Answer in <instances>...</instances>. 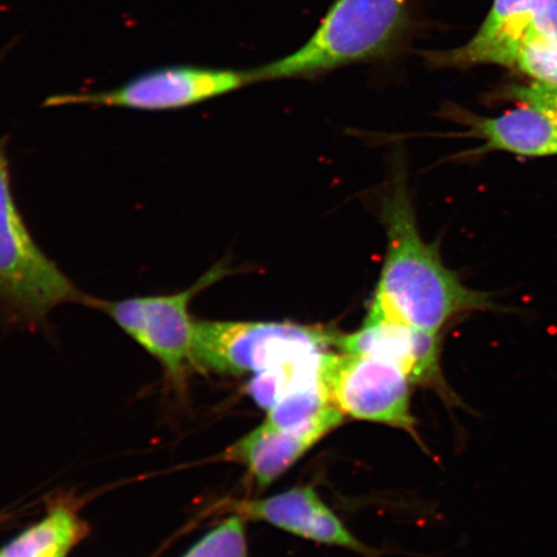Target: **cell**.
<instances>
[{"instance_id":"6da1fadb","label":"cell","mask_w":557,"mask_h":557,"mask_svg":"<svg viewBox=\"0 0 557 557\" xmlns=\"http://www.w3.org/2000/svg\"><path fill=\"white\" fill-rule=\"evenodd\" d=\"M387 255L366 319L392 320L438 333L453 318L470 311H505L491 294L469 288L447 267L433 244L418 232L404 183L383 200Z\"/></svg>"},{"instance_id":"7a4b0ae2","label":"cell","mask_w":557,"mask_h":557,"mask_svg":"<svg viewBox=\"0 0 557 557\" xmlns=\"http://www.w3.org/2000/svg\"><path fill=\"white\" fill-rule=\"evenodd\" d=\"M414 0H334L312 37L287 58L250 70L253 83L302 78L388 58L414 27Z\"/></svg>"},{"instance_id":"3957f363","label":"cell","mask_w":557,"mask_h":557,"mask_svg":"<svg viewBox=\"0 0 557 557\" xmlns=\"http://www.w3.org/2000/svg\"><path fill=\"white\" fill-rule=\"evenodd\" d=\"M87 298L27 232L13 199L9 162L0 146V308L12 320L41 322L66 302Z\"/></svg>"},{"instance_id":"277c9868","label":"cell","mask_w":557,"mask_h":557,"mask_svg":"<svg viewBox=\"0 0 557 557\" xmlns=\"http://www.w3.org/2000/svg\"><path fill=\"white\" fill-rule=\"evenodd\" d=\"M337 336L319 325L195 320L191 366L219 374H259L298 355L329 351Z\"/></svg>"},{"instance_id":"5b68a950","label":"cell","mask_w":557,"mask_h":557,"mask_svg":"<svg viewBox=\"0 0 557 557\" xmlns=\"http://www.w3.org/2000/svg\"><path fill=\"white\" fill-rule=\"evenodd\" d=\"M226 274L225 268L218 267L201 276L193 287L178 294L132 297L115 302L88 297L86 305L108 313L163 366L174 383H181L187 367L191 366L195 320L189 306L199 292L211 287Z\"/></svg>"},{"instance_id":"8992f818","label":"cell","mask_w":557,"mask_h":557,"mask_svg":"<svg viewBox=\"0 0 557 557\" xmlns=\"http://www.w3.org/2000/svg\"><path fill=\"white\" fill-rule=\"evenodd\" d=\"M250 83V70L166 66L103 92L55 95L45 101V107L94 104L143 111L178 110L234 92Z\"/></svg>"},{"instance_id":"52a82bcc","label":"cell","mask_w":557,"mask_h":557,"mask_svg":"<svg viewBox=\"0 0 557 557\" xmlns=\"http://www.w3.org/2000/svg\"><path fill=\"white\" fill-rule=\"evenodd\" d=\"M322 377L331 403L344 414L413 433L412 383L398 367L367 355L325 352Z\"/></svg>"},{"instance_id":"ba28073f","label":"cell","mask_w":557,"mask_h":557,"mask_svg":"<svg viewBox=\"0 0 557 557\" xmlns=\"http://www.w3.org/2000/svg\"><path fill=\"white\" fill-rule=\"evenodd\" d=\"M334 347L345 354L367 355L400 369L410 383L445 388L441 372L438 333L414 329L392 320L366 319L351 334H339Z\"/></svg>"},{"instance_id":"9c48e42d","label":"cell","mask_w":557,"mask_h":557,"mask_svg":"<svg viewBox=\"0 0 557 557\" xmlns=\"http://www.w3.org/2000/svg\"><path fill=\"white\" fill-rule=\"evenodd\" d=\"M344 416L338 408L331 406L296 429L276 430L262 423L232 445L225 453V459L246 466L256 483L267 487L288 471L313 445L337 429Z\"/></svg>"},{"instance_id":"30bf717a","label":"cell","mask_w":557,"mask_h":557,"mask_svg":"<svg viewBox=\"0 0 557 557\" xmlns=\"http://www.w3.org/2000/svg\"><path fill=\"white\" fill-rule=\"evenodd\" d=\"M244 519L267 521L282 531L324 545L351 549L371 556L363 545L323 503L312 486H297L276 496L236 504Z\"/></svg>"},{"instance_id":"8fae6325","label":"cell","mask_w":557,"mask_h":557,"mask_svg":"<svg viewBox=\"0 0 557 557\" xmlns=\"http://www.w3.org/2000/svg\"><path fill=\"white\" fill-rule=\"evenodd\" d=\"M545 0H494L482 26L468 44L451 51L424 52L436 67L499 65L511 67L521 41L532 32Z\"/></svg>"},{"instance_id":"7c38bea8","label":"cell","mask_w":557,"mask_h":557,"mask_svg":"<svg viewBox=\"0 0 557 557\" xmlns=\"http://www.w3.org/2000/svg\"><path fill=\"white\" fill-rule=\"evenodd\" d=\"M447 114L468 125L469 136L482 139L483 145L472 154L504 151L525 158L557 157V124L531 104L519 103L518 108L492 117L455 107Z\"/></svg>"},{"instance_id":"4fadbf2b","label":"cell","mask_w":557,"mask_h":557,"mask_svg":"<svg viewBox=\"0 0 557 557\" xmlns=\"http://www.w3.org/2000/svg\"><path fill=\"white\" fill-rule=\"evenodd\" d=\"M86 527L66 507L53 508L0 552V557H65L85 535Z\"/></svg>"},{"instance_id":"5bb4252c","label":"cell","mask_w":557,"mask_h":557,"mask_svg":"<svg viewBox=\"0 0 557 557\" xmlns=\"http://www.w3.org/2000/svg\"><path fill=\"white\" fill-rule=\"evenodd\" d=\"M325 352L329 351L298 355L268 371L255 374L248 385V394L260 407L269 410L284 395L322 375Z\"/></svg>"},{"instance_id":"9a60e30c","label":"cell","mask_w":557,"mask_h":557,"mask_svg":"<svg viewBox=\"0 0 557 557\" xmlns=\"http://www.w3.org/2000/svg\"><path fill=\"white\" fill-rule=\"evenodd\" d=\"M333 406L322 375L315 381L284 395L268 410L264 424L271 429L288 430L302 426L325 408Z\"/></svg>"},{"instance_id":"2e32d148","label":"cell","mask_w":557,"mask_h":557,"mask_svg":"<svg viewBox=\"0 0 557 557\" xmlns=\"http://www.w3.org/2000/svg\"><path fill=\"white\" fill-rule=\"evenodd\" d=\"M512 69L543 86L557 87V40L529 32L521 41Z\"/></svg>"},{"instance_id":"e0dca14e","label":"cell","mask_w":557,"mask_h":557,"mask_svg":"<svg viewBox=\"0 0 557 557\" xmlns=\"http://www.w3.org/2000/svg\"><path fill=\"white\" fill-rule=\"evenodd\" d=\"M183 557H249L244 518L235 515L225 520Z\"/></svg>"},{"instance_id":"ac0fdd59","label":"cell","mask_w":557,"mask_h":557,"mask_svg":"<svg viewBox=\"0 0 557 557\" xmlns=\"http://www.w3.org/2000/svg\"><path fill=\"white\" fill-rule=\"evenodd\" d=\"M505 95L518 103L540 109L557 124V87L532 83L529 86L511 87Z\"/></svg>"},{"instance_id":"d6986e66","label":"cell","mask_w":557,"mask_h":557,"mask_svg":"<svg viewBox=\"0 0 557 557\" xmlns=\"http://www.w3.org/2000/svg\"><path fill=\"white\" fill-rule=\"evenodd\" d=\"M532 32L557 40V0H545L534 21Z\"/></svg>"}]
</instances>
